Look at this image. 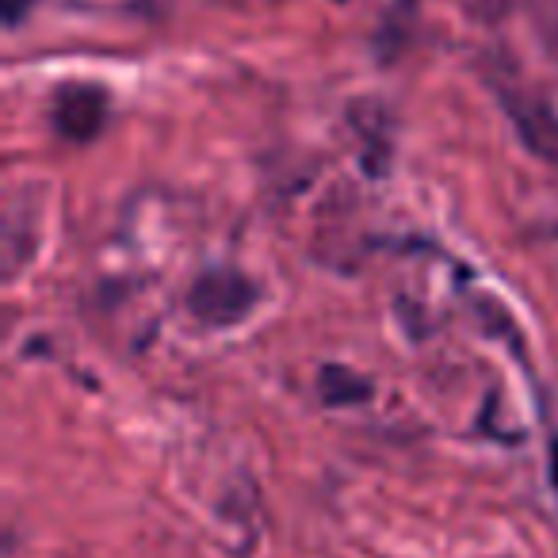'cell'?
<instances>
[{
	"mask_svg": "<svg viewBox=\"0 0 558 558\" xmlns=\"http://www.w3.org/2000/svg\"><path fill=\"white\" fill-rule=\"evenodd\" d=\"M550 482H555V489H558V448H555V463H550Z\"/></svg>",
	"mask_w": 558,
	"mask_h": 558,
	"instance_id": "cell-4",
	"label": "cell"
},
{
	"mask_svg": "<svg viewBox=\"0 0 558 558\" xmlns=\"http://www.w3.org/2000/svg\"><path fill=\"white\" fill-rule=\"evenodd\" d=\"M187 303H192L195 318L207 326H233L253 311L256 288L241 271H207L203 279H195Z\"/></svg>",
	"mask_w": 558,
	"mask_h": 558,
	"instance_id": "cell-1",
	"label": "cell"
},
{
	"mask_svg": "<svg viewBox=\"0 0 558 558\" xmlns=\"http://www.w3.org/2000/svg\"><path fill=\"white\" fill-rule=\"evenodd\" d=\"M104 116H108L104 93H96V88H70L58 100L54 123L70 142H88L104 126Z\"/></svg>",
	"mask_w": 558,
	"mask_h": 558,
	"instance_id": "cell-2",
	"label": "cell"
},
{
	"mask_svg": "<svg viewBox=\"0 0 558 558\" xmlns=\"http://www.w3.org/2000/svg\"><path fill=\"white\" fill-rule=\"evenodd\" d=\"M459 9L471 12L474 20H501L512 9V0H459Z\"/></svg>",
	"mask_w": 558,
	"mask_h": 558,
	"instance_id": "cell-3",
	"label": "cell"
}]
</instances>
